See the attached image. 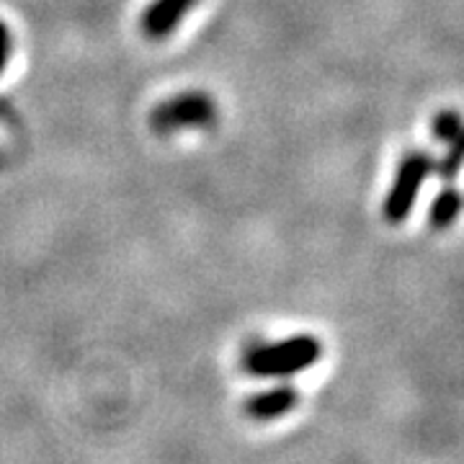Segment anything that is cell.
Segmentation results:
<instances>
[{
  "mask_svg": "<svg viewBox=\"0 0 464 464\" xmlns=\"http://www.w3.org/2000/svg\"><path fill=\"white\" fill-rule=\"evenodd\" d=\"M462 204H464L462 197H459L454 188H447L439 199L433 201V207H431L433 227H449V225L457 219V215L462 212Z\"/></svg>",
  "mask_w": 464,
  "mask_h": 464,
  "instance_id": "8992f818",
  "label": "cell"
},
{
  "mask_svg": "<svg viewBox=\"0 0 464 464\" xmlns=\"http://www.w3.org/2000/svg\"><path fill=\"white\" fill-rule=\"evenodd\" d=\"M464 132V124L459 116L454 114V111H447V114H441L436 119V127H433V134H436V140H441V142H447L451 145L459 134Z\"/></svg>",
  "mask_w": 464,
  "mask_h": 464,
  "instance_id": "52a82bcc",
  "label": "cell"
},
{
  "mask_svg": "<svg viewBox=\"0 0 464 464\" xmlns=\"http://www.w3.org/2000/svg\"><path fill=\"white\" fill-rule=\"evenodd\" d=\"M431 168V160H429L423 152H411V155L400 163L395 183H392V188H390V197L384 201V217H387V222L398 225V222H402V219L408 217V212L413 209L415 194H418L420 183L429 176Z\"/></svg>",
  "mask_w": 464,
  "mask_h": 464,
  "instance_id": "3957f363",
  "label": "cell"
},
{
  "mask_svg": "<svg viewBox=\"0 0 464 464\" xmlns=\"http://www.w3.org/2000/svg\"><path fill=\"white\" fill-rule=\"evenodd\" d=\"M11 50H14V36H11V29L5 21H0V72L8 65V57H11Z\"/></svg>",
  "mask_w": 464,
  "mask_h": 464,
  "instance_id": "ba28073f",
  "label": "cell"
},
{
  "mask_svg": "<svg viewBox=\"0 0 464 464\" xmlns=\"http://www.w3.org/2000/svg\"><path fill=\"white\" fill-rule=\"evenodd\" d=\"M323 356L315 335H292L276 343H253L243 353V369L253 377H289L304 372Z\"/></svg>",
  "mask_w": 464,
  "mask_h": 464,
  "instance_id": "6da1fadb",
  "label": "cell"
},
{
  "mask_svg": "<svg viewBox=\"0 0 464 464\" xmlns=\"http://www.w3.org/2000/svg\"><path fill=\"white\" fill-rule=\"evenodd\" d=\"M217 103L204 91H183L173 99L163 101L152 109L150 127L158 134H173L183 130H204L215 124Z\"/></svg>",
  "mask_w": 464,
  "mask_h": 464,
  "instance_id": "7a4b0ae2",
  "label": "cell"
},
{
  "mask_svg": "<svg viewBox=\"0 0 464 464\" xmlns=\"http://www.w3.org/2000/svg\"><path fill=\"white\" fill-rule=\"evenodd\" d=\"M194 5H199V0H152L140 18L142 34L152 42H163L176 34L183 18L194 11Z\"/></svg>",
  "mask_w": 464,
  "mask_h": 464,
  "instance_id": "277c9868",
  "label": "cell"
},
{
  "mask_svg": "<svg viewBox=\"0 0 464 464\" xmlns=\"http://www.w3.org/2000/svg\"><path fill=\"white\" fill-rule=\"evenodd\" d=\"M299 402V392L289 384H279L274 390H266L258 395H250L243 405V411L253 420H274V418H282L289 411H295Z\"/></svg>",
  "mask_w": 464,
  "mask_h": 464,
  "instance_id": "5b68a950",
  "label": "cell"
}]
</instances>
